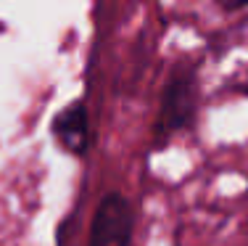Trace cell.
<instances>
[{
	"instance_id": "7a4b0ae2",
	"label": "cell",
	"mask_w": 248,
	"mask_h": 246,
	"mask_svg": "<svg viewBox=\"0 0 248 246\" xmlns=\"http://www.w3.org/2000/svg\"><path fill=\"white\" fill-rule=\"evenodd\" d=\"M53 132L56 138L66 146L72 154H85L87 148V114L82 103H72L66 111L56 116L53 122Z\"/></svg>"
},
{
	"instance_id": "6da1fadb",
	"label": "cell",
	"mask_w": 248,
	"mask_h": 246,
	"mask_svg": "<svg viewBox=\"0 0 248 246\" xmlns=\"http://www.w3.org/2000/svg\"><path fill=\"white\" fill-rule=\"evenodd\" d=\"M132 238V209L119 193H108L100 201L90 230V246H129Z\"/></svg>"
},
{
	"instance_id": "277c9868",
	"label": "cell",
	"mask_w": 248,
	"mask_h": 246,
	"mask_svg": "<svg viewBox=\"0 0 248 246\" xmlns=\"http://www.w3.org/2000/svg\"><path fill=\"white\" fill-rule=\"evenodd\" d=\"M227 8H243V5H248V0H222Z\"/></svg>"
},
{
	"instance_id": "3957f363",
	"label": "cell",
	"mask_w": 248,
	"mask_h": 246,
	"mask_svg": "<svg viewBox=\"0 0 248 246\" xmlns=\"http://www.w3.org/2000/svg\"><path fill=\"white\" fill-rule=\"evenodd\" d=\"M193 109L190 101V87L182 82V85H172L167 93V103H164V119H167V127H180L187 122Z\"/></svg>"
}]
</instances>
